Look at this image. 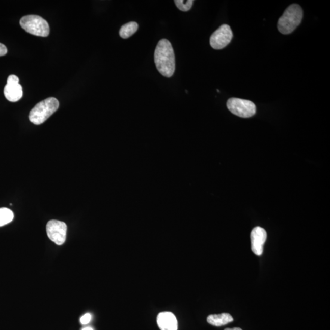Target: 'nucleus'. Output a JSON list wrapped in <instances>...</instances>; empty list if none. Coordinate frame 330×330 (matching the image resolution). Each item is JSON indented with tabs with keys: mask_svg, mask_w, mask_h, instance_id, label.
I'll list each match as a JSON object with an SVG mask.
<instances>
[{
	"mask_svg": "<svg viewBox=\"0 0 330 330\" xmlns=\"http://www.w3.org/2000/svg\"><path fill=\"white\" fill-rule=\"evenodd\" d=\"M154 61L158 71L165 77H171L175 72V54L172 45L166 39L158 42L154 53Z\"/></svg>",
	"mask_w": 330,
	"mask_h": 330,
	"instance_id": "1",
	"label": "nucleus"
},
{
	"mask_svg": "<svg viewBox=\"0 0 330 330\" xmlns=\"http://www.w3.org/2000/svg\"><path fill=\"white\" fill-rule=\"evenodd\" d=\"M304 12L301 6L293 4L289 6L278 20V30L283 35H288L301 23Z\"/></svg>",
	"mask_w": 330,
	"mask_h": 330,
	"instance_id": "2",
	"label": "nucleus"
},
{
	"mask_svg": "<svg viewBox=\"0 0 330 330\" xmlns=\"http://www.w3.org/2000/svg\"><path fill=\"white\" fill-rule=\"evenodd\" d=\"M59 108V102L54 97L40 102L31 110L29 115V119L31 122L35 125H40L50 117L54 112Z\"/></svg>",
	"mask_w": 330,
	"mask_h": 330,
	"instance_id": "3",
	"label": "nucleus"
},
{
	"mask_svg": "<svg viewBox=\"0 0 330 330\" xmlns=\"http://www.w3.org/2000/svg\"><path fill=\"white\" fill-rule=\"evenodd\" d=\"M20 24L23 29L33 35L47 37L50 33L47 21L38 15H26L21 18Z\"/></svg>",
	"mask_w": 330,
	"mask_h": 330,
	"instance_id": "4",
	"label": "nucleus"
},
{
	"mask_svg": "<svg viewBox=\"0 0 330 330\" xmlns=\"http://www.w3.org/2000/svg\"><path fill=\"white\" fill-rule=\"evenodd\" d=\"M227 107L232 114L238 117L249 118L256 114V105L252 101L231 98L228 100Z\"/></svg>",
	"mask_w": 330,
	"mask_h": 330,
	"instance_id": "5",
	"label": "nucleus"
},
{
	"mask_svg": "<svg viewBox=\"0 0 330 330\" xmlns=\"http://www.w3.org/2000/svg\"><path fill=\"white\" fill-rule=\"evenodd\" d=\"M233 37L231 27L224 24L214 32L210 38V44L215 50H221L231 42Z\"/></svg>",
	"mask_w": 330,
	"mask_h": 330,
	"instance_id": "6",
	"label": "nucleus"
},
{
	"mask_svg": "<svg viewBox=\"0 0 330 330\" xmlns=\"http://www.w3.org/2000/svg\"><path fill=\"white\" fill-rule=\"evenodd\" d=\"M67 229L66 223L58 220H50L46 226L48 238L57 245H62L65 242Z\"/></svg>",
	"mask_w": 330,
	"mask_h": 330,
	"instance_id": "7",
	"label": "nucleus"
},
{
	"mask_svg": "<svg viewBox=\"0 0 330 330\" xmlns=\"http://www.w3.org/2000/svg\"><path fill=\"white\" fill-rule=\"evenodd\" d=\"M4 94L6 99L12 102H16L22 97V87L19 84V78L16 75H11L8 78Z\"/></svg>",
	"mask_w": 330,
	"mask_h": 330,
	"instance_id": "8",
	"label": "nucleus"
},
{
	"mask_svg": "<svg viewBox=\"0 0 330 330\" xmlns=\"http://www.w3.org/2000/svg\"><path fill=\"white\" fill-rule=\"evenodd\" d=\"M267 232L264 228L256 227L251 232V243L252 250L255 255L261 256L264 251V245L267 240Z\"/></svg>",
	"mask_w": 330,
	"mask_h": 330,
	"instance_id": "9",
	"label": "nucleus"
},
{
	"mask_svg": "<svg viewBox=\"0 0 330 330\" xmlns=\"http://www.w3.org/2000/svg\"><path fill=\"white\" fill-rule=\"evenodd\" d=\"M157 321L161 330H177L178 328L176 317L171 312H162L158 315Z\"/></svg>",
	"mask_w": 330,
	"mask_h": 330,
	"instance_id": "10",
	"label": "nucleus"
},
{
	"mask_svg": "<svg viewBox=\"0 0 330 330\" xmlns=\"http://www.w3.org/2000/svg\"><path fill=\"white\" fill-rule=\"evenodd\" d=\"M234 319L228 313L212 314L207 317V322L215 326H221L233 322Z\"/></svg>",
	"mask_w": 330,
	"mask_h": 330,
	"instance_id": "11",
	"label": "nucleus"
},
{
	"mask_svg": "<svg viewBox=\"0 0 330 330\" xmlns=\"http://www.w3.org/2000/svg\"><path fill=\"white\" fill-rule=\"evenodd\" d=\"M139 29V24L134 21H131L122 26L119 30V35L123 39H127L133 35Z\"/></svg>",
	"mask_w": 330,
	"mask_h": 330,
	"instance_id": "12",
	"label": "nucleus"
},
{
	"mask_svg": "<svg viewBox=\"0 0 330 330\" xmlns=\"http://www.w3.org/2000/svg\"><path fill=\"white\" fill-rule=\"evenodd\" d=\"M14 219V213L8 208H0V227L9 224Z\"/></svg>",
	"mask_w": 330,
	"mask_h": 330,
	"instance_id": "13",
	"label": "nucleus"
},
{
	"mask_svg": "<svg viewBox=\"0 0 330 330\" xmlns=\"http://www.w3.org/2000/svg\"><path fill=\"white\" fill-rule=\"evenodd\" d=\"M174 3H175L177 8L179 10L186 12L190 10L194 1H193V0H187V1H184V0H175Z\"/></svg>",
	"mask_w": 330,
	"mask_h": 330,
	"instance_id": "14",
	"label": "nucleus"
},
{
	"mask_svg": "<svg viewBox=\"0 0 330 330\" xmlns=\"http://www.w3.org/2000/svg\"><path fill=\"white\" fill-rule=\"evenodd\" d=\"M92 319V316L90 313H87L84 315L81 318H80V322L82 324V325H86V324H88V323H90V321Z\"/></svg>",
	"mask_w": 330,
	"mask_h": 330,
	"instance_id": "15",
	"label": "nucleus"
},
{
	"mask_svg": "<svg viewBox=\"0 0 330 330\" xmlns=\"http://www.w3.org/2000/svg\"><path fill=\"white\" fill-rule=\"evenodd\" d=\"M8 53L7 48L5 45L0 43V57L4 56Z\"/></svg>",
	"mask_w": 330,
	"mask_h": 330,
	"instance_id": "16",
	"label": "nucleus"
},
{
	"mask_svg": "<svg viewBox=\"0 0 330 330\" xmlns=\"http://www.w3.org/2000/svg\"><path fill=\"white\" fill-rule=\"evenodd\" d=\"M225 330H242L240 328H226Z\"/></svg>",
	"mask_w": 330,
	"mask_h": 330,
	"instance_id": "17",
	"label": "nucleus"
},
{
	"mask_svg": "<svg viewBox=\"0 0 330 330\" xmlns=\"http://www.w3.org/2000/svg\"><path fill=\"white\" fill-rule=\"evenodd\" d=\"M81 330H94L91 327H86V328H82Z\"/></svg>",
	"mask_w": 330,
	"mask_h": 330,
	"instance_id": "18",
	"label": "nucleus"
}]
</instances>
